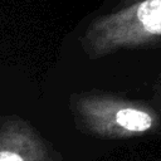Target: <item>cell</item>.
<instances>
[{
  "instance_id": "3",
  "label": "cell",
  "mask_w": 161,
  "mask_h": 161,
  "mask_svg": "<svg viewBox=\"0 0 161 161\" xmlns=\"http://www.w3.org/2000/svg\"><path fill=\"white\" fill-rule=\"evenodd\" d=\"M0 161H64L63 153L29 121L0 117Z\"/></svg>"
},
{
  "instance_id": "2",
  "label": "cell",
  "mask_w": 161,
  "mask_h": 161,
  "mask_svg": "<svg viewBox=\"0 0 161 161\" xmlns=\"http://www.w3.org/2000/svg\"><path fill=\"white\" fill-rule=\"evenodd\" d=\"M161 44V0H140L99 20L86 38L91 58H101L121 49Z\"/></svg>"
},
{
  "instance_id": "1",
  "label": "cell",
  "mask_w": 161,
  "mask_h": 161,
  "mask_svg": "<svg viewBox=\"0 0 161 161\" xmlns=\"http://www.w3.org/2000/svg\"><path fill=\"white\" fill-rule=\"evenodd\" d=\"M68 108L78 132L101 140H130L161 133V112L151 99L88 89L68 97Z\"/></svg>"
},
{
  "instance_id": "4",
  "label": "cell",
  "mask_w": 161,
  "mask_h": 161,
  "mask_svg": "<svg viewBox=\"0 0 161 161\" xmlns=\"http://www.w3.org/2000/svg\"><path fill=\"white\" fill-rule=\"evenodd\" d=\"M151 102L157 107V109L161 112V73L156 78L153 86H152V94H151Z\"/></svg>"
}]
</instances>
